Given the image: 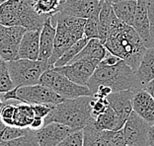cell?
Returning a JSON list of instances; mask_svg holds the SVG:
<instances>
[{
	"label": "cell",
	"mask_w": 154,
	"mask_h": 146,
	"mask_svg": "<svg viewBox=\"0 0 154 146\" xmlns=\"http://www.w3.org/2000/svg\"><path fill=\"white\" fill-rule=\"evenodd\" d=\"M104 46L109 53L125 60L135 72L147 48L134 27L122 22L117 16L111 24Z\"/></svg>",
	"instance_id": "1"
},
{
	"label": "cell",
	"mask_w": 154,
	"mask_h": 146,
	"mask_svg": "<svg viewBox=\"0 0 154 146\" xmlns=\"http://www.w3.org/2000/svg\"><path fill=\"white\" fill-rule=\"evenodd\" d=\"M100 86L109 87L113 92L138 88L144 89L139 82L136 72L125 60L120 61L114 66L99 63L87 87L94 96Z\"/></svg>",
	"instance_id": "2"
},
{
	"label": "cell",
	"mask_w": 154,
	"mask_h": 146,
	"mask_svg": "<svg viewBox=\"0 0 154 146\" xmlns=\"http://www.w3.org/2000/svg\"><path fill=\"white\" fill-rule=\"evenodd\" d=\"M93 98L92 96H83L64 100L54 106L50 114L45 119V124L58 123L75 131L82 130L92 117L91 102Z\"/></svg>",
	"instance_id": "3"
},
{
	"label": "cell",
	"mask_w": 154,
	"mask_h": 146,
	"mask_svg": "<svg viewBox=\"0 0 154 146\" xmlns=\"http://www.w3.org/2000/svg\"><path fill=\"white\" fill-rule=\"evenodd\" d=\"M48 17L34 9L32 0H6L0 6V24L20 26L27 31H41Z\"/></svg>",
	"instance_id": "4"
},
{
	"label": "cell",
	"mask_w": 154,
	"mask_h": 146,
	"mask_svg": "<svg viewBox=\"0 0 154 146\" xmlns=\"http://www.w3.org/2000/svg\"><path fill=\"white\" fill-rule=\"evenodd\" d=\"M52 20L57 24V34L54 53L48 60V64L54 66L69 47L84 38L86 19L65 15L59 12L52 17Z\"/></svg>",
	"instance_id": "5"
},
{
	"label": "cell",
	"mask_w": 154,
	"mask_h": 146,
	"mask_svg": "<svg viewBox=\"0 0 154 146\" xmlns=\"http://www.w3.org/2000/svg\"><path fill=\"white\" fill-rule=\"evenodd\" d=\"M4 99L6 101H19L21 103L30 104V105L45 104L54 106L65 100L63 97L55 93L50 87L42 84L16 87L11 91L4 94Z\"/></svg>",
	"instance_id": "6"
},
{
	"label": "cell",
	"mask_w": 154,
	"mask_h": 146,
	"mask_svg": "<svg viewBox=\"0 0 154 146\" xmlns=\"http://www.w3.org/2000/svg\"><path fill=\"white\" fill-rule=\"evenodd\" d=\"M51 67L52 66L48 62L41 60L19 58V59L8 62L9 73L15 88L38 84L43 73Z\"/></svg>",
	"instance_id": "7"
},
{
	"label": "cell",
	"mask_w": 154,
	"mask_h": 146,
	"mask_svg": "<svg viewBox=\"0 0 154 146\" xmlns=\"http://www.w3.org/2000/svg\"><path fill=\"white\" fill-rule=\"evenodd\" d=\"M38 84L50 87L55 93L63 97L65 100L76 99L83 96H93L91 90L87 86H81L72 82L63 74L55 71L54 66L48 68L41 76Z\"/></svg>",
	"instance_id": "8"
},
{
	"label": "cell",
	"mask_w": 154,
	"mask_h": 146,
	"mask_svg": "<svg viewBox=\"0 0 154 146\" xmlns=\"http://www.w3.org/2000/svg\"><path fill=\"white\" fill-rule=\"evenodd\" d=\"M25 28L0 25V57L6 62L19 59V47Z\"/></svg>",
	"instance_id": "9"
},
{
	"label": "cell",
	"mask_w": 154,
	"mask_h": 146,
	"mask_svg": "<svg viewBox=\"0 0 154 146\" xmlns=\"http://www.w3.org/2000/svg\"><path fill=\"white\" fill-rule=\"evenodd\" d=\"M149 129V124L132 112L122 127L127 146H148Z\"/></svg>",
	"instance_id": "10"
},
{
	"label": "cell",
	"mask_w": 154,
	"mask_h": 146,
	"mask_svg": "<svg viewBox=\"0 0 154 146\" xmlns=\"http://www.w3.org/2000/svg\"><path fill=\"white\" fill-rule=\"evenodd\" d=\"M98 65H99V62L97 61L81 59L75 62H71V63H68L67 65L61 67H54V69L55 71L63 74L76 84L87 86Z\"/></svg>",
	"instance_id": "11"
},
{
	"label": "cell",
	"mask_w": 154,
	"mask_h": 146,
	"mask_svg": "<svg viewBox=\"0 0 154 146\" xmlns=\"http://www.w3.org/2000/svg\"><path fill=\"white\" fill-rule=\"evenodd\" d=\"M104 2L99 0H66L60 13L83 19L99 18Z\"/></svg>",
	"instance_id": "12"
},
{
	"label": "cell",
	"mask_w": 154,
	"mask_h": 146,
	"mask_svg": "<svg viewBox=\"0 0 154 146\" xmlns=\"http://www.w3.org/2000/svg\"><path fill=\"white\" fill-rule=\"evenodd\" d=\"M74 131L64 124L50 123L37 130L36 135L40 146H57Z\"/></svg>",
	"instance_id": "13"
},
{
	"label": "cell",
	"mask_w": 154,
	"mask_h": 146,
	"mask_svg": "<svg viewBox=\"0 0 154 146\" xmlns=\"http://www.w3.org/2000/svg\"><path fill=\"white\" fill-rule=\"evenodd\" d=\"M134 91L135 89H129L120 92H113L107 97L110 107L117 113L124 124L127 123L131 114L134 112L132 97H134Z\"/></svg>",
	"instance_id": "14"
},
{
	"label": "cell",
	"mask_w": 154,
	"mask_h": 146,
	"mask_svg": "<svg viewBox=\"0 0 154 146\" xmlns=\"http://www.w3.org/2000/svg\"><path fill=\"white\" fill-rule=\"evenodd\" d=\"M134 112L144 120L150 126L154 124V98L145 89H135L132 97Z\"/></svg>",
	"instance_id": "15"
},
{
	"label": "cell",
	"mask_w": 154,
	"mask_h": 146,
	"mask_svg": "<svg viewBox=\"0 0 154 146\" xmlns=\"http://www.w3.org/2000/svg\"><path fill=\"white\" fill-rule=\"evenodd\" d=\"M132 27L144 41L146 47L154 46L151 39V34H150L147 0H137V7H136V13Z\"/></svg>",
	"instance_id": "16"
},
{
	"label": "cell",
	"mask_w": 154,
	"mask_h": 146,
	"mask_svg": "<svg viewBox=\"0 0 154 146\" xmlns=\"http://www.w3.org/2000/svg\"><path fill=\"white\" fill-rule=\"evenodd\" d=\"M54 17V16H52ZM52 17H48L45 22L43 29L41 30L40 38V55L38 60L48 62L51 57L54 47L55 34H57V24L54 22Z\"/></svg>",
	"instance_id": "17"
},
{
	"label": "cell",
	"mask_w": 154,
	"mask_h": 146,
	"mask_svg": "<svg viewBox=\"0 0 154 146\" xmlns=\"http://www.w3.org/2000/svg\"><path fill=\"white\" fill-rule=\"evenodd\" d=\"M41 31H27L19 47V58L38 60Z\"/></svg>",
	"instance_id": "18"
},
{
	"label": "cell",
	"mask_w": 154,
	"mask_h": 146,
	"mask_svg": "<svg viewBox=\"0 0 154 146\" xmlns=\"http://www.w3.org/2000/svg\"><path fill=\"white\" fill-rule=\"evenodd\" d=\"M108 53V50L104 44L99 39H91L85 47L75 56L71 62H75L81 59H88L100 62L102 61ZM70 62V63H71Z\"/></svg>",
	"instance_id": "19"
},
{
	"label": "cell",
	"mask_w": 154,
	"mask_h": 146,
	"mask_svg": "<svg viewBox=\"0 0 154 146\" xmlns=\"http://www.w3.org/2000/svg\"><path fill=\"white\" fill-rule=\"evenodd\" d=\"M136 75L143 88L147 83L154 80V46L146 48L140 64L136 70Z\"/></svg>",
	"instance_id": "20"
},
{
	"label": "cell",
	"mask_w": 154,
	"mask_h": 146,
	"mask_svg": "<svg viewBox=\"0 0 154 146\" xmlns=\"http://www.w3.org/2000/svg\"><path fill=\"white\" fill-rule=\"evenodd\" d=\"M116 16L128 26L134 25L137 0H122L112 3Z\"/></svg>",
	"instance_id": "21"
},
{
	"label": "cell",
	"mask_w": 154,
	"mask_h": 146,
	"mask_svg": "<svg viewBox=\"0 0 154 146\" xmlns=\"http://www.w3.org/2000/svg\"><path fill=\"white\" fill-rule=\"evenodd\" d=\"M94 124L100 130H120L125 126L110 106L103 114L94 119Z\"/></svg>",
	"instance_id": "22"
},
{
	"label": "cell",
	"mask_w": 154,
	"mask_h": 146,
	"mask_svg": "<svg viewBox=\"0 0 154 146\" xmlns=\"http://www.w3.org/2000/svg\"><path fill=\"white\" fill-rule=\"evenodd\" d=\"M116 14L114 12L113 6L110 2L105 1L103 3L102 9H101L99 14V22H98V31H99V40L105 44L109 30L111 27V24L113 22Z\"/></svg>",
	"instance_id": "23"
},
{
	"label": "cell",
	"mask_w": 154,
	"mask_h": 146,
	"mask_svg": "<svg viewBox=\"0 0 154 146\" xmlns=\"http://www.w3.org/2000/svg\"><path fill=\"white\" fill-rule=\"evenodd\" d=\"M83 146H108L103 130L94 124V117H91L88 124L83 128Z\"/></svg>",
	"instance_id": "24"
},
{
	"label": "cell",
	"mask_w": 154,
	"mask_h": 146,
	"mask_svg": "<svg viewBox=\"0 0 154 146\" xmlns=\"http://www.w3.org/2000/svg\"><path fill=\"white\" fill-rule=\"evenodd\" d=\"M34 119L35 112L32 105L26 103H20L16 105L14 126L21 128H30Z\"/></svg>",
	"instance_id": "25"
},
{
	"label": "cell",
	"mask_w": 154,
	"mask_h": 146,
	"mask_svg": "<svg viewBox=\"0 0 154 146\" xmlns=\"http://www.w3.org/2000/svg\"><path fill=\"white\" fill-rule=\"evenodd\" d=\"M66 0H32V5L36 11L45 17H52L60 12Z\"/></svg>",
	"instance_id": "26"
},
{
	"label": "cell",
	"mask_w": 154,
	"mask_h": 146,
	"mask_svg": "<svg viewBox=\"0 0 154 146\" xmlns=\"http://www.w3.org/2000/svg\"><path fill=\"white\" fill-rule=\"evenodd\" d=\"M88 41L89 40L86 39V38H83V39L79 40L77 43H75L71 47H69L68 50L62 54V56L54 64V67H61V66H64V65H67L68 63H70L75 58L76 55L85 47L86 44H88Z\"/></svg>",
	"instance_id": "27"
},
{
	"label": "cell",
	"mask_w": 154,
	"mask_h": 146,
	"mask_svg": "<svg viewBox=\"0 0 154 146\" xmlns=\"http://www.w3.org/2000/svg\"><path fill=\"white\" fill-rule=\"evenodd\" d=\"M0 146H40L36 135V131L31 129L27 134L9 141H1Z\"/></svg>",
	"instance_id": "28"
},
{
	"label": "cell",
	"mask_w": 154,
	"mask_h": 146,
	"mask_svg": "<svg viewBox=\"0 0 154 146\" xmlns=\"http://www.w3.org/2000/svg\"><path fill=\"white\" fill-rule=\"evenodd\" d=\"M15 88L8 68V62L0 57V93L5 94Z\"/></svg>",
	"instance_id": "29"
},
{
	"label": "cell",
	"mask_w": 154,
	"mask_h": 146,
	"mask_svg": "<svg viewBox=\"0 0 154 146\" xmlns=\"http://www.w3.org/2000/svg\"><path fill=\"white\" fill-rule=\"evenodd\" d=\"M31 129L30 128H21L15 126H6L0 133V140L9 141L27 134Z\"/></svg>",
	"instance_id": "30"
},
{
	"label": "cell",
	"mask_w": 154,
	"mask_h": 146,
	"mask_svg": "<svg viewBox=\"0 0 154 146\" xmlns=\"http://www.w3.org/2000/svg\"><path fill=\"white\" fill-rule=\"evenodd\" d=\"M108 146H127L122 128L120 130H103Z\"/></svg>",
	"instance_id": "31"
},
{
	"label": "cell",
	"mask_w": 154,
	"mask_h": 146,
	"mask_svg": "<svg viewBox=\"0 0 154 146\" xmlns=\"http://www.w3.org/2000/svg\"><path fill=\"white\" fill-rule=\"evenodd\" d=\"M16 105L12 102H7L0 112L1 120L6 126H14V116H15Z\"/></svg>",
	"instance_id": "32"
},
{
	"label": "cell",
	"mask_w": 154,
	"mask_h": 146,
	"mask_svg": "<svg viewBox=\"0 0 154 146\" xmlns=\"http://www.w3.org/2000/svg\"><path fill=\"white\" fill-rule=\"evenodd\" d=\"M98 22H99V18L86 19L85 27H84V38H86L88 40L99 39Z\"/></svg>",
	"instance_id": "33"
},
{
	"label": "cell",
	"mask_w": 154,
	"mask_h": 146,
	"mask_svg": "<svg viewBox=\"0 0 154 146\" xmlns=\"http://www.w3.org/2000/svg\"><path fill=\"white\" fill-rule=\"evenodd\" d=\"M109 102L107 98H96L94 97L91 102V108H92V117H97L99 114H103L108 108H109Z\"/></svg>",
	"instance_id": "34"
},
{
	"label": "cell",
	"mask_w": 154,
	"mask_h": 146,
	"mask_svg": "<svg viewBox=\"0 0 154 146\" xmlns=\"http://www.w3.org/2000/svg\"><path fill=\"white\" fill-rule=\"evenodd\" d=\"M57 146H83V130L72 132Z\"/></svg>",
	"instance_id": "35"
},
{
	"label": "cell",
	"mask_w": 154,
	"mask_h": 146,
	"mask_svg": "<svg viewBox=\"0 0 154 146\" xmlns=\"http://www.w3.org/2000/svg\"><path fill=\"white\" fill-rule=\"evenodd\" d=\"M32 106L35 112V117H42L44 120L50 114L52 108H54V105H45V104H38V105Z\"/></svg>",
	"instance_id": "36"
},
{
	"label": "cell",
	"mask_w": 154,
	"mask_h": 146,
	"mask_svg": "<svg viewBox=\"0 0 154 146\" xmlns=\"http://www.w3.org/2000/svg\"><path fill=\"white\" fill-rule=\"evenodd\" d=\"M147 8L150 21V34H151V39L154 44V0H147Z\"/></svg>",
	"instance_id": "37"
},
{
	"label": "cell",
	"mask_w": 154,
	"mask_h": 146,
	"mask_svg": "<svg viewBox=\"0 0 154 146\" xmlns=\"http://www.w3.org/2000/svg\"><path fill=\"white\" fill-rule=\"evenodd\" d=\"M122 59L121 57H119V56H117V55H115V54L108 51L106 57H105L100 63H102L104 65H108V66H114V65H117L119 62L122 61Z\"/></svg>",
	"instance_id": "38"
},
{
	"label": "cell",
	"mask_w": 154,
	"mask_h": 146,
	"mask_svg": "<svg viewBox=\"0 0 154 146\" xmlns=\"http://www.w3.org/2000/svg\"><path fill=\"white\" fill-rule=\"evenodd\" d=\"M45 126V120L42 119V117H35V119L33 120L32 124L30 126V129H32L34 131H37L38 129H41L42 127Z\"/></svg>",
	"instance_id": "39"
},
{
	"label": "cell",
	"mask_w": 154,
	"mask_h": 146,
	"mask_svg": "<svg viewBox=\"0 0 154 146\" xmlns=\"http://www.w3.org/2000/svg\"><path fill=\"white\" fill-rule=\"evenodd\" d=\"M148 146H154V124L150 126L148 133Z\"/></svg>",
	"instance_id": "40"
},
{
	"label": "cell",
	"mask_w": 154,
	"mask_h": 146,
	"mask_svg": "<svg viewBox=\"0 0 154 146\" xmlns=\"http://www.w3.org/2000/svg\"><path fill=\"white\" fill-rule=\"evenodd\" d=\"M7 102H8V101H6V100L4 99V94L0 93V112H1L2 108L6 105V103H7Z\"/></svg>",
	"instance_id": "41"
},
{
	"label": "cell",
	"mask_w": 154,
	"mask_h": 146,
	"mask_svg": "<svg viewBox=\"0 0 154 146\" xmlns=\"http://www.w3.org/2000/svg\"><path fill=\"white\" fill-rule=\"evenodd\" d=\"M105 1H107V2H110V3H111V4H112V3H114V2L122 1V0H105Z\"/></svg>",
	"instance_id": "42"
},
{
	"label": "cell",
	"mask_w": 154,
	"mask_h": 146,
	"mask_svg": "<svg viewBox=\"0 0 154 146\" xmlns=\"http://www.w3.org/2000/svg\"><path fill=\"white\" fill-rule=\"evenodd\" d=\"M5 1H6V0H0V6H1L2 3H4Z\"/></svg>",
	"instance_id": "43"
},
{
	"label": "cell",
	"mask_w": 154,
	"mask_h": 146,
	"mask_svg": "<svg viewBox=\"0 0 154 146\" xmlns=\"http://www.w3.org/2000/svg\"><path fill=\"white\" fill-rule=\"evenodd\" d=\"M99 1H101V2H104V1H105V0H99Z\"/></svg>",
	"instance_id": "44"
},
{
	"label": "cell",
	"mask_w": 154,
	"mask_h": 146,
	"mask_svg": "<svg viewBox=\"0 0 154 146\" xmlns=\"http://www.w3.org/2000/svg\"><path fill=\"white\" fill-rule=\"evenodd\" d=\"M0 25H1V24H0Z\"/></svg>",
	"instance_id": "45"
},
{
	"label": "cell",
	"mask_w": 154,
	"mask_h": 146,
	"mask_svg": "<svg viewBox=\"0 0 154 146\" xmlns=\"http://www.w3.org/2000/svg\"><path fill=\"white\" fill-rule=\"evenodd\" d=\"M153 98H154V97H153Z\"/></svg>",
	"instance_id": "46"
}]
</instances>
